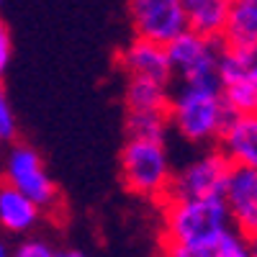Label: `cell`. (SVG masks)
<instances>
[{
    "instance_id": "6da1fadb",
    "label": "cell",
    "mask_w": 257,
    "mask_h": 257,
    "mask_svg": "<svg viewBox=\"0 0 257 257\" xmlns=\"http://www.w3.org/2000/svg\"><path fill=\"white\" fill-rule=\"evenodd\" d=\"M231 116L221 82H173L167 121L183 142L193 147H216Z\"/></svg>"
},
{
    "instance_id": "7a4b0ae2",
    "label": "cell",
    "mask_w": 257,
    "mask_h": 257,
    "mask_svg": "<svg viewBox=\"0 0 257 257\" xmlns=\"http://www.w3.org/2000/svg\"><path fill=\"white\" fill-rule=\"evenodd\" d=\"M160 208V242L206 244L231 229L224 196L216 198H165Z\"/></svg>"
},
{
    "instance_id": "3957f363",
    "label": "cell",
    "mask_w": 257,
    "mask_h": 257,
    "mask_svg": "<svg viewBox=\"0 0 257 257\" xmlns=\"http://www.w3.org/2000/svg\"><path fill=\"white\" fill-rule=\"evenodd\" d=\"M121 183L132 196L162 203L173 183V160L167 152V139H147V137H126L118 157Z\"/></svg>"
},
{
    "instance_id": "277c9868",
    "label": "cell",
    "mask_w": 257,
    "mask_h": 257,
    "mask_svg": "<svg viewBox=\"0 0 257 257\" xmlns=\"http://www.w3.org/2000/svg\"><path fill=\"white\" fill-rule=\"evenodd\" d=\"M3 183L18 188L21 193L41 206V211L59 208V188L47 173V165L36 152V147L26 142H11L8 152L3 157Z\"/></svg>"
},
{
    "instance_id": "5b68a950",
    "label": "cell",
    "mask_w": 257,
    "mask_h": 257,
    "mask_svg": "<svg viewBox=\"0 0 257 257\" xmlns=\"http://www.w3.org/2000/svg\"><path fill=\"white\" fill-rule=\"evenodd\" d=\"M221 39L201 36L196 31H183L167 44L173 82H221L219 62H221Z\"/></svg>"
},
{
    "instance_id": "8992f818",
    "label": "cell",
    "mask_w": 257,
    "mask_h": 257,
    "mask_svg": "<svg viewBox=\"0 0 257 257\" xmlns=\"http://www.w3.org/2000/svg\"><path fill=\"white\" fill-rule=\"evenodd\" d=\"M231 162L219 147H203V152L180 165L173 173L167 198H216L224 196V188L231 173Z\"/></svg>"
},
{
    "instance_id": "52a82bcc",
    "label": "cell",
    "mask_w": 257,
    "mask_h": 257,
    "mask_svg": "<svg viewBox=\"0 0 257 257\" xmlns=\"http://www.w3.org/2000/svg\"><path fill=\"white\" fill-rule=\"evenodd\" d=\"M221 93L231 113L257 111V44L221 49L219 62Z\"/></svg>"
},
{
    "instance_id": "ba28073f",
    "label": "cell",
    "mask_w": 257,
    "mask_h": 257,
    "mask_svg": "<svg viewBox=\"0 0 257 257\" xmlns=\"http://www.w3.org/2000/svg\"><path fill=\"white\" fill-rule=\"evenodd\" d=\"M128 21L134 36L165 47L188 31L183 0H128Z\"/></svg>"
},
{
    "instance_id": "9c48e42d",
    "label": "cell",
    "mask_w": 257,
    "mask_h": 257,
    "mask_svg": "<svg viewBox=\"0 0 257 257\" xmlns=\"http://www.w3.org/2000/svg\"><path fill=\"white\" fill-rule=\"evenodd\" d=\"M116 67L123 75V80L142 77V80L173 85V67H170L167 47L149 39L134 36L126 47H121L116 54Z\"/></svg>"
},
{
    "instance_id": "30bf717a",
    "label": "cell",
    "mask_w": 257,
    "mask_h": 257,
    "mask_svg": "<svg viewBox=\"0 0 257 257\" xmlns=\"http://www.w3.org/2000/svg\"><path fill=\"white\" fill-rule=\"evenodd\" d=\"M224 203L234 229H239L247 237L257 234V170L231 167L224 188Z\"/></svg>"
},
{
    "instance_id": "8fae6325",
    "label": "cell",
    "mask_w": 257,
    "mask_h": 257,
    "mask_svg": "<svg viewBox=\"0 0 257 257\" xmlns=\"http://www.w3.org/2000/svg\"><path fill=\"white\" fill-rule=\"evenodd\" d=\"M234 167L257 170V111L254 113H234L216 142Z\"/></svg>"
},
{
    "instance_id": "7c38bea8",
    "label": "cell",
    "mask_w": 257,
    "mask_h": 257,
    "mask_svg": "<svg viewBox=\"0 0 257 257\" xmlns=\"http://www.w3.org/2000/svg\"><path fill=\"white\" fill-rule=\"evenodd\" d=\"M44 211L36 206L26 193H21L18 188L3 183L0 185V229L8 234H31Z\"/></svg>"
},
{
    "instance_id": "4fadbf2b",
    "label": "cell",
    "mask_w": 257,
    "mask_h": 257,
    "mask_svg": "<svg viewBox=\"0 0 257 257\" xmlns=\"http://www.w3.org/2000/svg\"><path fill=\"white\" fill-rule=\"evenodd\" d=\"M234 0H183L188 31L221 39L231 16Z\"/></svg>"
},
{
    "instance_id": "5bb4252c",
    "label": "cell",
    "mask_w": 257,
    "mask_h": 257,
    "mask_svg": "<svg viewBox=\"0 0 257 257\" xmlns=\"http://www.w3.org/2000/svg\"><path fill=\"white\" fill-rule=\"evenodd\" d=\"M170 93H173V85L132 77L123 85V105H126V111H134V113H139V111H167Z\"/></svg>"
},
{
    "instance_id": "9a60e30c",
    "label": "cell",
    "mask_w": 257,
    "mask_h": 257,
    "mask_svg": "<svg viewBox=\"0 0 257 257\" xmlns=\"http://www.w3.org/2000/svg\"><path fill=\"white\" fill-rule=\"evenodd\" d=\"M221 41L229 47L257 44V0H234Z\"/></svg>"
},
{
    "instance_id": "2e32d148",
    "label": "cell",
    "mask_w": 257,
    "mask_h": 257,
    "mask_svg": "<svg viewBox=\"0 0 257 257\" xmlns=\"http://www.w3.org/2000/svg\"><path fill=\"white\" fill-rule=\"evenodd\" d=\"M170 121L167 111H126V137H147V139H167Z\"/></svg>"
},
{
    "instance_id": "e0dca14e",
    "label": "cell",
    "mask_w": 257,
    "mask_h": 257,
    "mask_svg": "<svg viewBox=\"0 0 257 257\" xmlns=\"http://www.w3.org/2000/svg\"><path fill=\"white\" fill-rule=\"evenodd\" d=\"M219 239L206 244H173L160 242V257H219Z\"/></svg>"
},
{
    "instance_id": "ac0fdd59",
    "label": "cell",
    "mask_w": 257,
    "mask_h": 257,
    "mask_svg": "<svg viewBox=\"0 0 257 257\" xmlns=\"http://www.w3.org/2000/svg\"><path fill=\"white\" fill-rule=\"evenodd\" d=\"M0 139H3V144H11L18 139V121L13 113V105L6 95L3 82H0Z\"/></svg>"
},
{
    "instance_id": "d6986e66",
    "label": "cell",
    "mask_w": 257,
    "mask_h": 257,
    "mask_svg": "<svg viewBox=\"0 0 257 257\" xmlns=\"http://www.w3.org/2000/svg\"><path fill=\"white\" fill-rule=\"evenodd\" d=\"M57 252L59 249H54L52 242L41 237H29L13 249V257H57Z\"/></svg>"
},
{
    "instance_id": "ffe728a7",
    "label": "cell",
    "mask_w": 257,
    "mask_h": 257,
    "mask_svg": "<svg viewBox=\"0 0 257 257\" xmlns=\"http://www.w3.org/2000/svg\"><path fill=\"white\" fill-rule=\"evenodd\" d=\"M11 57H13V44H11V31L6 26V21L0 18V77L6 75L8 64H11Z\"/></svg>"
},
{
    "instance_id": "44dd1931",
    "label": "cell",
    "mask_w": 257,
    "mask_h": 257,
    "mask_svg": "<svg viewBox=\"0 0 257 257\" xmlns=\"http://www.w3.org/2000/svg\"><path fill=\"white\" fill-rule=\"evenodd\" d=\"M57 257H85V254H82L80 249H59Z\"/></svg>"
},
{
    "instance_id": "7402d4cb",
    "label": "cell",
    "mask_w": 257,
    "mask_h": 257,
    "mask_svg": "<svg viewBox=\"0 0 257 257\" xmlns=\"http://www.w3.org/2000/svg\"><path fill=\"white\" fill-rule=\"evenodd\" d=\"M0 257H13V252H11V247L3 237H0Z\"/></svg>"
},
{
    "instance_id": "603a6c76",
    "label": "cell",
    "mask_w": 257,
    "mask_h": 257,
    "mask_svg": "<svg viewBox=\"0 0 257 257\" xmlns=\"http://www.w3.org/2000/svg\"><path fill=\"white\" fill-rule=\"evenodd\" d=\"M249 252H252V257H257V234L249 237Z\"/></svg>"
},
{
    "instance_id": "cb8c5ba5",
    "label": "cell",
    "mask_w": 257,
    "mask_h": 257,
    "mask_svg": "<svg viewBox=\"0 0 257 257\" xmlns=\"http://www.w3.org/2000/svg\"><path fill=\"white\" fill-rule=\"evenodd\" d=\"M0 152H3V139H0Z\"/></svg>"
},
{
    "instance_id": "d4e9b609",
    "label": "cell",
    "mask_w": 257,
    "mask_h": 257,
    "mask_svg": "<svg viewBox=\"0 0 257 257\" xmlns=\"http://www.w3.org/2000/svg\"><path fill=\"white\" fill-rule=\"evenodd\" d=\"M0 185H3V175H0Z\"/></svg>"
}]
</instances>
